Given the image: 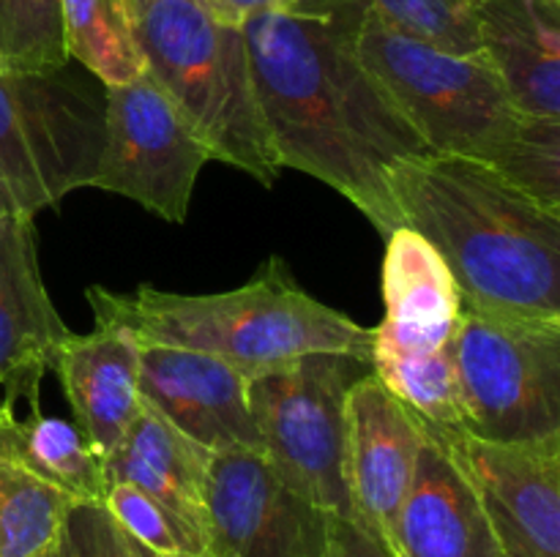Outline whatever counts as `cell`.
I'll return each instance as SVG.
<instances>
[{
	"mask_svg": "<svg viewBox=\"0 0 560 557\" xmlns=\"http://www.w3.org/2000/svg\"><path fill=\"white\" fill-rule=\"evenodd\" d=\"M361 14V0H295L241 31L279 169L331 186L388 238L402 227L388 173L427 147L355 52Z\"/></svg>",
	"mask_w": 560,
	"mask_h": 557,
	"instance_id": "6da1fadb",
	"label": "cell"
},
{
	"mask_svg": "<svg viewBox=\"0 0 560 557\" xmlns=\"http://www.w3.org/2000/svg\"><path fill=\"white\" fill-rule=\"evenodd\" d=\"M402 216L446 262L465 309L560 320V211L490 164L419 153L388 173Z\"/></svg>",
	"mask_w": 560,
	"mask_h": 557,
	"instance_id": "7a4b0ae2",
	"label": "cell"
},
{
	"mask_svg": "<svg viewBox=\"0 0 560 557\" xmlns=\"http://www.w3.org/2000/svg\"><path fill=\"white\" fill-rule=\"evenodd\" d=\"M355 52L427 151L490 164L560 211V120L520 112L485 55L421 42L366 5Z\"/></svg>",
	"mask_w": 560,
	"mask_h": 557,
	"instance_id": "3957f363",
	"label": "cell"
},
{
	"mask_svg": "<svg viewBox=\"0 0 560 557\" xmlns=\"http://www.w3.org/2000/svg\"><path fill=\"white\" fill-rule=\"evenodd\" d=\"M93 317L118 322L140 344L197 349L249 377L310 353L370 358L372 328L306 293L282 257H268L238 289L180 295L140 284L135 293L88 287Z\"/></svg>",
	"mask_w": 560,
	"mask_h": 557,
	"instance_id": "277c9868",
	"label": "cell"
},
{
	"mask_svg": "<svg viewBox=\"0 0 560 557\" xmlns=\"http://www.w3.org/2000/svg\"><path fill=\"white\" fill-rule=\"evenodd\" d=\"M145 74L217 162L262 186L282 175L262 126L244 31L200 0H126Z\"/></svg>",
	"mask_w": 560,
	"mask_h": 557,
	"instance_id": "5b68a950",
	"label": "cell"
},
{
	"mask_svg": "<svg viewBox=\"0 0 560 557\" xmlns=\"http://www.w3.org/2000/svg\"><path fill=\"white\" fill-rule=\"evenodd\" d=\"M104 96L63 69L0 66V216L36 218L88 189L102 147Z\"/></svg>",
	"mask_w": 560,
	"mask_h": 557,
	"instance_id": "8992f818",
	"label": "cell"
},
{
	"mask_svg": "<svg viewBox=\"0 0 560 557\" xmlns=\"http://www.w3.org/2000/svg\"><path fill=\"white\" fill-rule=\"evenodd\" d=\"M452 355L459 429L481 440L560 435V320L463 306Z\"/></svg>",
	"mask_w": 560,
	"mask_h": 557,
	"instance_id": "52a82bcc",
	"label": "cell"
},
{
	"mask_svg": "<svg viewBox=\"0 0 560 557\" xmlns=\"http://www.w3.org/2000/svg\"><path fill=\"white\" fill-rule=\"evenodd\" d=\"M370 358L310 353L249 380L262 453L299 495L355 522L345 475V404Z\"/></svg>",
	"mask_w": 560,
	"mask_h": 557,
	"instance_id": "ba28073f",
	"label": "cell"
},
{
	"mask_svg": "<svg viewBox=\"0 0 560 557\" xmlns=\"http://www.w3.org/2000/svg\"><path fill=\"white\" fill-rule=\"evenodd\" d=\"M104 126L88 189L135 200L164 222H186L211 151L148 74L102 87Z\"/></svg>",
	"mask_w": 560,
	"mask_h": 557,
	"instance_id": "9c48e42d",
	"label": "cell"
},
{
	"mask_svg": "<svg viewBox=\"0 0 560 557\" xmlns=\"http://www.w3.org/2000/svg\"><path fill=\"white\" fill-rule=\"evenodd\" d=\"M331 513L273 470L260 451H219L206 481L211 557H323Z\"/></svg>",
	"mask_w": 560,
	"mask_h": 557,
	"instance_id": "30bf717a",
	"label": "cell"
},
{
	"mask_svg": "<svg viewBox=\"0 0 560 557\" xmlns=\"http://www.w3.org/2000/svg\"><path fill=\"white\" fill-rule=\"evenodd\" d=\"M474 486L503 557H560V435L481 440L432 429Z\"/></svg>",
	"mask_w": 560,
	"mask_h": 557,
	"instance_id": "8fae6325",
	"label": "cell"
},
{
	"mask_svg": "<svg viewBox=\"0 0 560 557\" xmlns=\"http://www.w3.org/2000/svg\"><path fill=\"white\" fill-rule=\"evenodd\" d=\"M427 426L366 371L345 404V475L355 524L392 546L394 524L413 481Z\"/></svg>",
	"mask_w": 560,
	"mask_h": 557,
	"instance_id": "7c38bea8",
	"label": "cell"
},
{
	"mask_svg": "<svg viewBox=\"0 0 560 557\" xmlns=\"http://www.w3.org/2000/svg\"><path fill=\"white\" fill-rule=\"evenodd\" d=\"M246 371L208 353L142 344L140 396L197 446L219 451H260Z\"/></svg>",
	"mask_w": 560,
	"mask_h": 557,
	"instance_id": "4fadbf2b",
	"label": "cell"
},
{
	"mask_svg": "<svg viewBox=\"0 0 560 557\" xmlns=\"http://www.w3.org/2000/svg\"><path fill=\"white\" fill-rule=\"evenodd\" d=\"M381 278L386 315L372 328L370 360L452 353L463 295L441 254L416 229L388 235Z\"/></svg>",
	"mask_w": 560,
	"mask_h": 557,
	"instance_id": "5bb4252c",
	"label": "cell"
},
{
	"mask_svg": "<svg viewBox=\"0 0 560 557\" xmlns=\"http://www.w3.org/2000/svg\"><path fill=\"white\" fill-rule=\"evenodd\" d=\"M69 333L44 287L33 218L0 216V396H36Z\"/></svg>",
	"mask_w": 560,
	"mask_h": 557,
	"instance_id": "9a60e30c",
	"label": "cell"
},
{
	"mask_svg": "<svg viewBox=\"0 0 560 557\" xmlns=\"http://www.w3.org/2000/svg\"><path fill=\"white\" fill-rule=\"evenodd\" d=\"M142 344L118 322L96 320L88 333H69L49 369L58 375L74 426L96 457L107 459L142 407Z\"/></svg>",
	"mask_w": 560,
	"mask_h": 557,
	"instance_id": "2e32d148",
	"label": "cell"
},
{
	"mask_svg": "<svg viewBox=\"0 0 560 557\" xmlns=\"http://www.w3.org/2000/svg\"><path fill=\"white\" fill-rule=\"evenodd\" d=\"M388 552L394 557H503L474 486L430 429Z\"/></svg>",
	"mask_w": 560,
	"mask_h": 557,
	"instance_id": "e0dca14e",
	"label": "cell"
},
{
	"mask_svg": "<svg viewBox=\"0 0 560 557\" xmlns=\"http://www.w3.org/2000/svg\"><path fill=\"white\" fill-rule=\"evenodd\" d=\"M481 55L514 107L560 120V0H476Z\"/></svg>",
	"mask_w": 560,
	"mask_h": 557,
	"instance_id": "ac0fdd59",
	"label": "cell"
},
{
	"mask_svg": "<svg viewBox=\"0 0 560 557\" xmlns=\"http://www.w3.org/2000/svg\"><path fill=\"white\" fill-rule=\"evenodd\" d=\"M213 453L142 402L118 446L104 459L107 484H129L206 535V481Z\"/></svg>",
	"mask_w": 560,
	"mask_h": 557,
	"instance_id": "d6986e66",
	"label": "cell"
},
{
	"mask_svg": "<svg viewBox=\"0 0 560 557\" xmlns=\"http://www.w3.org/2000/svg\"><path fill=\"white\" fill-rule=\"evenodd\" d=\"M0 457L22 464L77 502H102L107 491L104 459L88 446L74 420L49 418L38 413V407L16 415L14 404L5 402L0 418Z\"/></svg>",
	"mask_w": 560,
	"mask_h": 557,
	"instance_id": "ffe728a7",
	"label": "cell"
},
{
	"mask_svg": "<svg viewBox=\"0 0 560 557\" xmlns=\"http://www.w3.org/2000/svg\"><path fill=\"white\" fill-rule=\"evenodd\" d=\"M69 60L85 66L102 87L145 74L126 0H60Z\"/></svg>",
	"mask_w": 560,
	"mask_h": 557,
	"instance_id": "44dd1931",
	"label": "cell"
},
{
	"mask_svg": "<svg viewBox=\"0 0 560 557\" xmlns=\"http://www.w3.org/2000/svg\"><path fill=\"white\" fill-rule=\"evenodd\" d=\"M74 502L58 486L0 457V557H42L55 549Z\"/></svg>",
	"mask_w": 560,
	"mask_h": 557,
	"instance_id": "7402d4cb",
	"label": "cell"
},
{
	"mask_svg": "<svg viewBox=\"0 0 560 557\" xmlns=\"http://www.w3.org/2000/svg\"><path fill=\"white\" fill-rule=\"evenodd\" d=\"M102 506L145 557H211L206 535L129 484H107Z\"/></svg>",
	"mask_w": 560,
	"mask_h": 557,
	"instance_id": "603a6c76",
	"label": "cell"
},
{
	"mask_svg": "<svg viewBox=\"0 0 560 557\" xmlns=\"http://www.w3.org/2000/svg\"><path fill=\"white\" fill-rule=\"evenodd\" d=\"M0 66L14 71L69 66L60 0H0Z\"/></svg>",
	"mask_w": 560,
	"mask_h": 557,
	"instance_id": "cb8c5ba5",
	"label": "cell"
},
{
	"mask_svg": "<svg viewBox=\"0 0 560 557\" xmlns=\"http://www.w3.org/2000/svg\"><path fill=\"white\" fill-rule=\"evenodd\" d=\"M366 9L410 36L448 52H481L470 0H361Z\"/></svg>",
	"mask_w": 560,
	"mask_h": 557,
	"instance_id": "d4e9b609",
	"label": "cell"
},
{
	"mask_svg": "<svg viewBox=\"0 0 560 557\" xmlns=\"http://www.w3.org/2000/svg\"><path fill=\"white\" fill-rule=\"evenodd\" d=\"M58 557H145L102 502H74L58 535Z\"/></svg>",
	"mask_w": 560,
	"mask_h": 557,
	"instance_id": "484cf974",
	"label": "cell"
},
{
	"mask_svg": "<svg viewBox=\"0 0 560 557\" xmlns=\"http://www.w3.org/2000/svg\"><path fill=\"white\" fill-rule=\"evenodd\" d=\"M323 557H394L381 538L350 519L331 517L328 522V544Z\"/></svg>",
	"mask_w": 560,
	"mask_h": 557,
	"instance_id": "4316f807",
	"label": "cell"
},
{
	"mask_svg": "<svg viewBox=\"0 0 560 557\" xmlns=\"http://www.w3.org/2000/svg\"><path fill=\"white\" fill-rule=\"evenodd\" d=\"M290 3H295V0H213L219 14H222L224 20L235 22V25H241V22L252 14H260V11H271V9H284V5Z\"/></svg>",
	"mask_w": 560,
	"mask_h": 557,
	"instance_id": "83f0119b",
	"label": "cell"
},
{
	"mask_svg": "<svg viewBox=\"0 0 560 557\" xmlns=\"http://www.w3.org/2000/svg\"><path fill=\"white\" fill-rule=\"evenodd\" d=\"M200 3H206L208 9H213V11H217V5H213V0H200ZM217 14H219V11H217ZM219 16H222V14H219Z\"/></svg>",
	"mask_w": 560,
	"mask_h": 557,
	"instance_id": "f1b7e54d",
	"label": "cell"
},
{
	"mask_svg": "<svg viewBox=\"0 0 560 557\" xmlns=\"http://www.w3.org/2000/svg\"><path fill=\"white\" fill-rule=\"evenodd\" d=\"M3 413H5V399L0 396V418H3Z\"/></svg>",
	"mask_w": 560,
	"mask_h": 557,
	"instance_id": "f546056e",
	"label": "cell"
},
{
	"mask_svg": "<svg viewBox=\"0 0 560 557\" xmlns=\"http://www.w3.org/2000/svg\"><path fill=\"white\" fill-rule=\"evenodd\" d=\"M42 557H58V549H49L47 555H42Z\"/></svg>",
	"mask_w": 560,
	"mask_h": 557,
	"instance_id": "4dcf8cb0",
	"label": "cell"
},
{
	"mask_svg": "<svg viewBox=\"0 0 560 557\" xmlns=\"http://www.w3.org/2000/svg\"><path fill=\"white\" fill-rule=\"evenodd\" d=\"M470 3H476V0H470Z\"/></svg>",
	"mask_w": 560,
	"mask_h": 557,
	"instance_id": "1f68e13d",
	"label": "cell"
}]
</instances>
